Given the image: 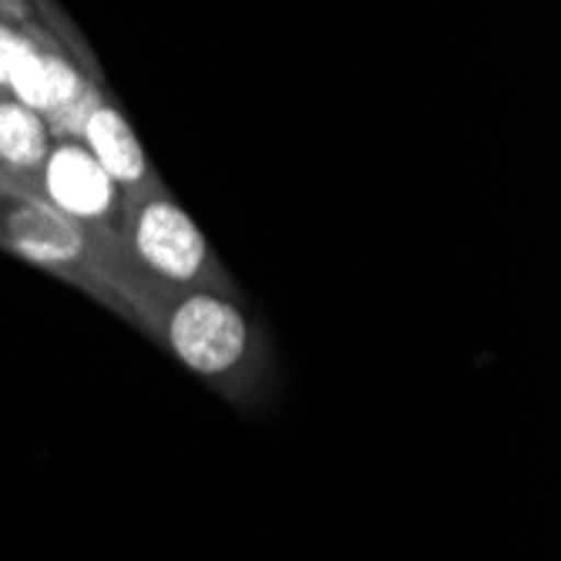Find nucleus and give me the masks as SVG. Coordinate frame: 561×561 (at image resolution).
<instances>
[{"mask_svg":"<svg viewBox=\"0 0 561 561\" xmlns=\"http://www.w3.org/2000/svg\"><path fill=\"white\" fill-rule=\"evenodd\" d=\"M0 249L81 286L148 333L159 330L165 302L175 293L131 260L122 232L88 229L41 198L0 195Z\"/></svg>","mask_w":561,"mask_h":561,"instance_id":"nucleus-1","label":"nucleus"},{"mask_svg":"<svg viewBox=\"0 0 561 561\" xmlns=\"http://www.w3.org/2000/svg\"><path fill=\"white\" fill-rule=\"evenodd\" d=\"M122 239L131 260L169 289H206L229 296L232 283L213 260V249L198 226L175 206L172 195L148 198L125 213Z\"/></svg>","mask_w":561,"mask_h":561,"instance_id":"nucleus-2","label":"nucleus"},{"mask_svg":"<svg viewBox=\"0 0 561 561\" xmlns=\"http://www.w3.org/2000/svg\"><path fill=\"white\" fill-rule=\"evenodd\" d=\"M156 336L179 360L206 380H226L249 360L252 330L229 296L175 289L165 302Z\"/></svg>","mask_w":561,"mask_h":561,"instance_id":"nucleus-3","label":"nucleus"},{"mask_svg":"<svg viewBox=\"0 0 561 561\" xmlns=\"http://www.w3.org/2000/svg\"><path fill=\"white\" fill-rule=\"evenodd\" d=\"M27 198H41L61 216L98 232H122L125 226V198L118 185L81 141H50L47 159L27 185Z\"/></svg>","mask_w":561,"mask_h":561,"instance_id":"nucleus-4","label":"nucleus"},{"mask_svg":"<svg viewBox=\"0 0 561 561\" xmlns=\"http://www.w3.org/2000/svg\"><path fill=\"white\" fill-rule=\"evenodd\" d=\"M78 141L88 148V156L105 169V175L118 185V192L125 198V213L141 206L148 198L165 195V185L156 175V169H151L138 135L131 131L122 108H115L108 98L88 115Z\"/></svg>","mask_w":561,"mask_h":561,"instance_id":"nucleus-5","label":"nucleus"},{"mask_svg":"<svg viewBox=\"0 0 561 561\" xmlns=\"http://www.w3.org/2000/svg\"><path fill=\"white\" fill-rule=\"evenodd\" d=\"M50 151L47 122L24 108L11 94H0V162H4L14 195H27L31 179Z\"/></svg>","mask_w":561,"mask_h":561,"instance_id":"nucleus-6","label":"nucleus"},{"mask_svg":"<svg viewBox=\"0 0 561 561\" xmlns=\"http://www.w3.org/2000/svg\"><path fill=\"white\" fill-rule=\"evenodd\" d=\"M0 94H8V75H4V58H0Z\"/></svg>","mask_w":561,"mask_h":561,"instance_id":"nucleus-7","label":"nucleus"}]
</instances>
